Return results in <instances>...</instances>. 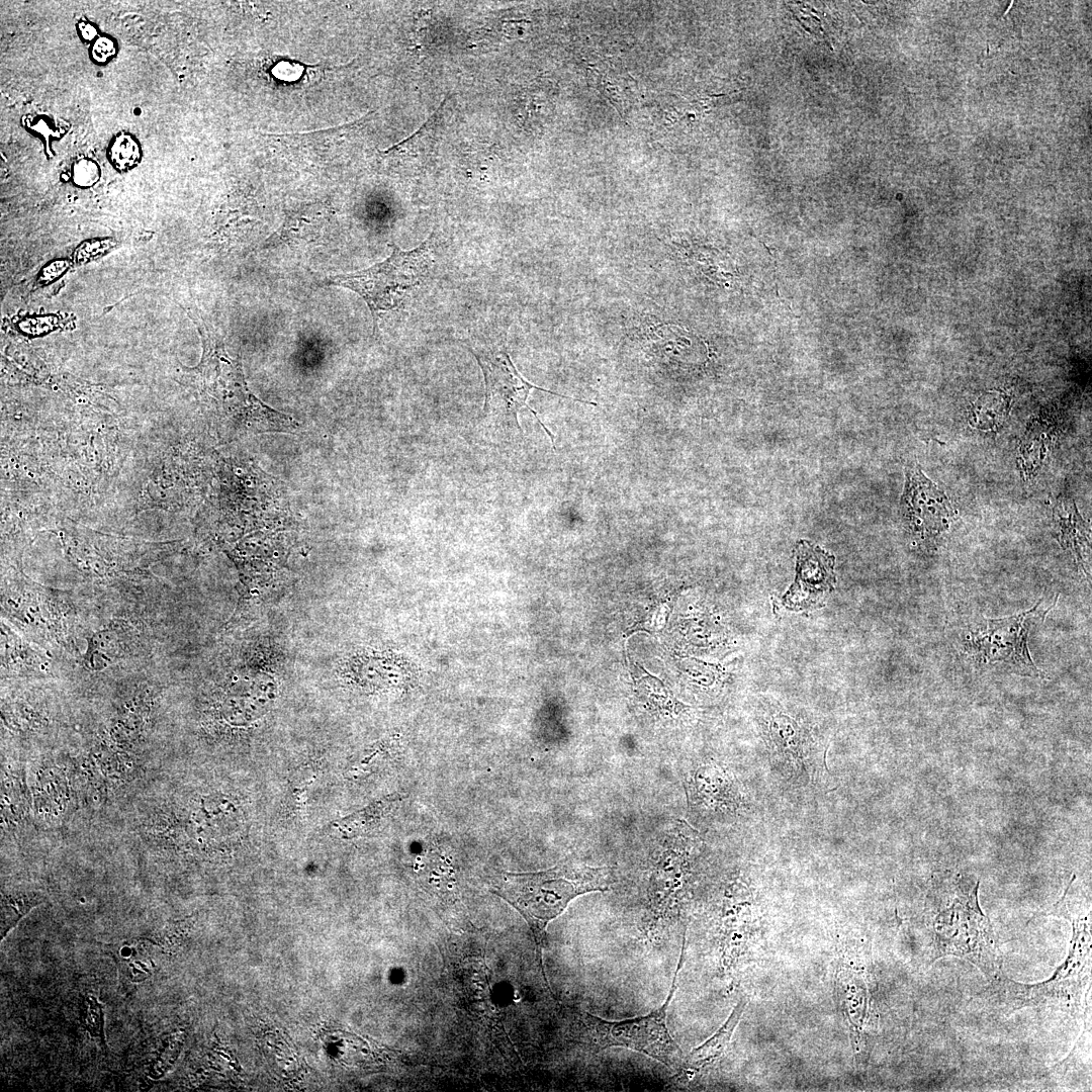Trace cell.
Listing matches in <instances>:
<instances>
[{
    "label": "cell",
    "instance_id": "6da1fadb",
    "mask_svg": "<svg viewBox=\"0 0 1092 1092\" xmlns=\"http://www.w3.org/2000/svg\"><path fill=\"white\" fill-rule=\"evenodd\" d=\"M949 886L946 894L932 893V960L959 957L995 981L1001 976L1002 956L992 925L979 907L978 883L970 886L958 880Z\"/></svg>",
    "mask_w": 1092,
    "mask_h": 1092
},
{
    "label": "cell",
    "instance_id": "7a4b0ae2",
    "mask_svg": "<svg viewBox=\"0 0 1092 1092\" xmlns=\"http://www.w3.org/2000/svg\"><path fill=\"white\" fill-rule=\"evenodd\" d=\"M613 869L563 861L547 871L507 874L502 894L534 925H544L560 914L576 896L606 891L615 883Z\"/></svg>",
    "mask_w": 1092,
    "mask_h": 1092
},
{
    "label": "cell",
    "instance_id": "3957f363",
    "mask_svg": "<svg viewBox=\"0 0 1092 1092\" xmlns=\"http://www.w3.org/2000/svg\"><path fill=\"white\" fill-rule=\"evenodd\" d=\"M685 939L681 947L680 963L677 966L672 986L664 1003L647 1015L610 1021L587 1012L577 1014L578 1038L590 1051H601L612 1046H621L642 1053L665 1065L679 1070L684 1056L679 1046L670 1035L666 1025V1011L676 987V977L684 961Z\"/></svg>",
    "mask_w": 1092,
    "mask_h": 1092
},
{
    "label": "cell",
    "instance_id": "277c9868",
    "mask_svg": "<svg viewBox=\"0 0 1092 1092\" xmlns=\"http://www.w3.org/2000/svg\"><path fill=\"white\" fill-rule=\"evenodd\" d=\"M391 248L392 253L384 261L327 280L329 284L355 291L365 300L373 316L374 331L386 312L399 307L407 293L425 281L433 266L428 240L408 251L396 245Z\"/></svg>",
    "mask_w": 1092,
    "mask_h": 1092
},
{
    "label": "cell",
    "instance_id": "5b68a950",
    "mask_svg": "<svg viewBox=\"0 0 1092 1092\" xmlns=\"http://www.w3.org/2000/svg\"><path fill=\"white\" fill-rule=\"evenodd\" d=\"M1042 609V601L1032 609L1000 619H984L971 630L967 639V652L984 664H998L1015 673L1041 676L1043 672L1034 664L1027 646L1030 622L1046 613L1057 604Z\"/></svg>",
    "mask_w": 1092,
    "mask_h": 1092
},
{
    "label": "cell",
    "instance_id": "8992f818",
    "mask_svg": "<svg viewBox=\"0 0 1092 1092\" xmlns=\"http://www.w3.org/2000/svg\"><path fill=\"white\" fill-rule=\"evenodd\" d=\"M1073 933L1068 959L1049 981L1022 985L1001 976L997 979L996 990L1001 992L1008 1008L1015 1010L1061 999L1070 1001L1081 994L1090 971V933L1084 929H1073Z\"/></svg>",
    "mask_w": 1092,
    "mask_h": 1092
},
{
    "label": "cell",
    "instance_id": "52a82bcc",
    "mask_svg": "<svg viewBox=\"0 0 1092 1092\" xmlns=\"http://www.w3.org/2000/svg\"><path fill=\"white\" fill-rule=\"evenodd\" d=\"M469 350L476 358L484 377L485 400L483 415L502 414L507 417H513L522 433V428L518 421V413L521 408H527L535 416L538 423L550 437L552 445L555 448L554 436L543 425L541 420H539L536 412L527 404V398L533 388L566 398L571 397L546 390L528 382L519 373L506 350L487 348H469Z\"/></svg>",
    "mask_w": 1092,
    "mask_h": 1092
},
{
    "label": "cell",
    "instance_id": "ba28073f",
    "mask_svg": "<svg viewBox=\"0 0 1092 1092\" xmlns=\"http://www.w3.org/2000/svg\"><path fill=\"white\" fill-rule=\"evenodd\" d=\"M910 530L924 542L934 541L954 519L948 498L919 469H910L901 498Z\"/></svg>",
    "mask_w": 1092,
    "mask_h": 1092
},
{
    "label": "cell",
    "instance_id": "9c48e42d",
    "mask_svg": "<svg viewBox=\"0 0 1092 1092\" xmlns=\"http://www.w3.org/2000/svg\"><path fill=\"white\" fill-rule=\"evenodd\" d=\"M747 1005V1000L742 998L734 1007L728 1019L708 1040L694 1049L684 1057L681 1066L677 1071L676 1078L679 1080L695 1076L702 1070L712 1066L725 1053L733 1032Z\"/></svg>",
    "mask_w": 1092,
    "mask_h": 1092
},
{
    "label": "cell",
    "instance_id": "30bf717a",
    "mask_svg": "<svg viewBox=\"0 0 1092 1092\" xmlns=\"http://www.w3.org/2000/svg\"><path fill=\"white\" fill-rule=\"evenodd\" d=\"M833 577V557L819 548L800 543L797 548V577L794 589L814 597L828 589Z\"/></svg>",
    "mask_w": 1092,
    "mask_h": 1092
},
{
    "label": "cell",
    "instance_id": "8fae6325",
    "mask_svg": "<svg viewBox=\"0 0 1092 1092\" xmlns=\"http://www.w3.org/2000/svg\"><path fill=\"white\" fill-rule=\"evenodd\" d=\"M1054 521L1057 538L1065 550H1069L1081 570L1086 571L1090 553V530L1078 514L1072 502L1063 499L1055 507Z\"/></svg>",
    "mask_w": 1092,
    "mask_h": 1092
},
{
    "label": "cell",
    "instance_id": "7c38bea8",
    "mask_svg": "<svg viewBox=\"0 0 1092 1092\" xmlns=\"http://www.w3.org/2000/svg\"><path fill=\"white\" fill-rule=\"evenodd\" d=\"M1010 399L1000 392H989L974 403L969 418L970 424L980 430L998 428L1006 419Z\"/></svg>",
    "mask_w": 1092,
    "mask_h": 1092
},
{
    "label": "cell",
    "instance_id": "4fadbf2b",
    "mask_svg": "<svg viewBox=\"0 0 1092 1092\" xmlns=\"http://www.w3.org/2000/svg\"><path fill=\"white\" fill-rule=\"evenodd\" d=\"M44 900L38 892H14L2 894L1 900V940L14 928L29 910Z\"/></svg>",
    "mask_w": 1092,
    "mask_h": 1092
},
{
    "label": "cell",
    "instance_id": "5bb4252c",
    "mask_svg": "<svg viewBox=\"0 0 1092 1092\" xmlns=\"http://www.w3.org/2000/svg\"><path fill=\"white\" fill-rule=\"evenodd\" d=\"M393 801L394 800L386 798L375 802L365 809L338 821L337 827L346 837L357 836L360 833L371 830L379 823Z\"/></svg>",
    "mask_w": 1092,
    "mask_h": 1092
},
{
    "label": "cell",
    "instance_id": "9a60e30c",
    "mask_svg": "<svg viewBox=\"0 0 1092 1092\" xmlns=\"http://www.w3.org/2000/svg\"><path fill=\"white\" fill-rule=\"evenodd\" d=\"M109 158L118 170H128L141 159L140 146L131 135L119 134L110 146Z\"/></svg>",
    "mask_w": 1092,
    "mask_h": 1092
},
{
    "label": "cell",
    "instance_id": "2e32d148",
    "mask_svg": "<svg viewBox=\"0 0 1092 1092\" xmlns=\"http://www.w3.org/2000/svg\"><path fill=\"white\" fill-rule=\"evenodd\" d=\"M115 244V241L112 239L85 241L76 248L74 260L79 264L90 262L108 252Z\"/></svg>",
    "mask_w": 1092,
    "mask_h": 1092
},
{
    "label": "cell",
    "instance_id": "e0dca14e",
    "mask_svg": "<svg viewBox=\"0 0 1092 1092\" xmlns=\"http://www.w3.org/2000/svg\"><path fill=\"white\" fill-rule=\"evenodd\" d=\"M59 323L56 315H37L22 320L18 327L26 335L40 336L53 331Z\"/></svg>",
    "mask_w": 1092,
    "mask_h": 1092
},
{
    "label": "cell",
    "instance_id": "ac0fdd59",
    "mask_svg": "<svg viewBox=\"0 0 1092 1092\" xmlns=\"http://www.w3.org/2000/svg\"><path fill=\"white\" fill-rule=\"evenodd\" d=\"M74 181L77 185L88 187L93 185L99 178L97 165L88 159H82L74 165Z\"/></svg>",
    "mask_w": 1092,
    "mask_h": 1092
},
{
    "label": "cell",
    "instance_id": "d6986e66",
    "mask_svg": "<svg viewBox=\"0 0 1092 1092\" xmlns=\"http://www.w3.org/2000/svg\"><path fill=\"white\" fill-rule=\"evenodd\" d=\"M70 265V262L65 259H58L49 263L40 271L38 277L39 282L41 284H50L56 281L64 275V273L69 269Z\"/></svg>",
    "mask_w": 1092,
    "mask_h": 1092
},
{
    "label": "cell",
    "instance_id": "ffe728a7",
    "mask_svg": "<svg viewBox=\"0 0 1092 1092\" xmlns=\"http://www.w3.org/2000/svg\"><path fill=\"white\" fill-rule=\"evenodd\" d=\"M115 44L112 39L100 36L95 39L91 48V56L98 63H105L115 54Z\"/></svg>",
    "mask_w": 1092,
    "mask_h": 1092
},
{
    "label": "cell",
    "instance_id": "44dd1931",
    "mask_svg": "<svg viewBox=\"0 0 1092 1092\" xmlns=\"http://www.w3.org/2000/svg\"><path fill=\"white\" fill-rule=\"evenodd\" d=\"M79 31H80L81 36L85 40H92L93 38H95V36L97 34L96 27L94 25L90 24V23H87V22H82V23L79 24Z\"/></svg>",
    "mask_w": 1092,
    "mask_h": 1092
}]
</instances>
